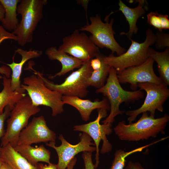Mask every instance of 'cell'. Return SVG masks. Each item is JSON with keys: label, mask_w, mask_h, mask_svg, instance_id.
<instances>
[{"label": "cell", "mask_w": 169, "mask_h": 169, "mask_svg": "<svg viewBox=\"0 0 169 169\" xmlns=\"http://www.w3.org/2000/svg\"><path fill=\"white\" fill-rule=\"evenodd\" d=\"M11 110L9 105L7 106L4 109L3 114L0 115V140L5 133L4 124L6 120L9 117ZM1 146H0V147Z\"/></svg>", "instance_id": "obj_29"}, {"label": "cell", "mask_w": 169, "mask_h": 169, "mask_svg": "<svg viewBox=\"0 0 169 169\" xmlns=\"http://www.w3.org/2000/svg\"><path fill=\"white\" fill-rule=\"evenodd\" d=\"M89 0H80L78 1L77 3L80 4H81L85 9V12H87V6Z\"/></svg>", "instance_id": "obj_37"}, {"label": "cell", "mask_w": 169, "mask_h": 169, "mask_svg": "<svg viewBox=\"0 0 169 169\" xmlns=\"http://www.w3.org/2000/svg\"><path fill=\"white\" fill-rule=\"evenodd\" d=\"M15 150L34 165H37L39 162L51 163L50 161V151L43 145L35 147L31 145H17Z\"/></svg>", "instance_id": "obj_20"}, {"label": "cell", "mask_w": 169, "mask_h": 169, "mask_svg": "<svg viewBox=\"0 0 169 169\" xmlns=\"http://www.w3.org/2000/svg\"><path fill=\"white\" fill-rule=\"evenodd\" d=\"M62 99L64 104L70 105L78 110L82 120L85 121L90 119L91 113L94 110H110V104L106 98L100 101L97 100L92 101L89 99L84 100L76 96L63 95Z\"/></svg>", "instance_id": "obj_15"}, {"label": "cell", "mask_w": 169, "mask_h": 169, "mask_svg": "<svg viewBox=\"0 0 169 169\" xmlns=\"http://www.w3.org/2000/svg\"><path fill=\"white\" fill-rule=\"evenodd\" d=\"M107 115V110L105 109H98V115L94 121L89 123L75 125L74 130L80 131L90 136L94 141L95 146V168H97L100 162L99 146L101 141H103L100 153L104 154L109 152L112 149V146L108 140L106 136L112 132L111 128V124H103L101 125L100 121L101 119Z\"/></svg>", "instance_id": "obj_11"}, {"label": "cell", "mask_w": 169, "mask_h": 169, "mask_svg": "<svg viewBox=\"0 0 169 169\" xmlns=\"http://www.w3.org/2000/svg\"><path fill=\"white\" fill-rule=\"evenodd\" d=\"M167 86L164 83L160 84L149 82L138 84V88L141 90H144L146 93V96L140 108L125 112L128 116L127 120L129 123H132L139 115L143 112H149V115L155 117L156 110L163 112V105L169 96Z\"/></svg>", "instance_id": "obj_9"}, {"label": "cell", "mask_w": 169, "mask_h": 169, "mask_svg": "<svg viewBox=\"0 0 169 169\" xmlns=\"http://www.w3.org/2000/svg\"><path fill=\"white\" fill-rule=\"evenodd\" d=\"M103 57V55L101 54L100 56L102 62L101 68L98 70H93L87 79V83L89 86H92L98 89L105 84L110 67L104 61Z\"/></svg>", "instance_id": "obj_24"}, {"label": "cell", "mask_w": 169, "mask_h": 169, "mask_svg": "<svg viewBox=\"0 0 169 169\" xmlns=\"http://www.w3.org/2000/svg\"><path fill=\"white\" fill-rule=\"evenodd\" d=\"M40 169H57V165L50 163L48 165H44L42 163H39Z\"/></svg>", "instance_id": "obj_34"}, {"label": "cell", "mask_w": 169, "mask_h": 169, "mask_svg": "<svg viewBox=\"0 0 169 169\" xmlns=\"http://www.w3.org/2000/svg\"><path fill=\"white\" fill-rule=\"evenodd\" d=\"M0 159L13 169H40L39 163L34 165L8 143L0 147Z\"/></svg>", "instance_id": "obj_19"}, {"label": "cell", "mask_w": 169, "mask_h": 169, "mask_svg": "<svg viewBox=\"0 0 169 169\" xmlns=\"http://www.w3.org/2000/svg\"><path fill=\"white\" fill-rule=\"evenodd\" d=\"M3 79V88L0 92V115L3 113L4 109L7 105L10 106L11 110L16 103L26 95L25 93L21 94L16 91H12L11 88V79L5 76Z\"/></svg>", "instance_id": "obj_22"}, {"label": "cell", "mask_w": 169, "mask_h": 169, "mask_svg": "<svg viewBox=\"0 0 169 169\" xmlns=\"http://www.w3.org/2000/svg\"><path fill=\"white\" fill-rule=\"evenodd\" d=\"M159 13L156 12H151L147 15V22L150 25L157 29L158 31H162Z\"/></svg>", "instance_id": "obj_28"}, {"label": "cell", "mask_w": 169, "mask_h": 169, "mask_svg": "<svg viewBox=\"0 0 169 169\" xmlns=\"http://www.w3.org/2000/svg\"><path fill=\"white\" fill-rule=\"evenodd\" d=\"M77 161V158L74 157L70 161L68 164L67 169H73L74 167L76 164Z\"/></svg>", "instance_id": "obj_35"}, {"label": "cell", "mask_w": 169, "mask_h": 169, "mask_svg": "<svg viewBox=\"0 0 169 169\" xmlns=\"http://www.w3.org/2000/svg\"><path fill=\"white\" fill-rule=\"evenodd\" d=\"M19 0H0L5 10L4 18L2 25L6 30H15L18 24L17 18V8Z\"/></svg>", "instance_id": "obj_23"}, {"label": "cell", "mask_w": 169, "mask_h": 169, "mask_svg": "<svg viewBox=\"0 0 169 169\" xmlns=\"http://www.w3.org/2000/svg\"><path fill=\"white\" fill-rule=\"evenodd\" d=\"M12 39L17 41L16 36L12 33L7 31L3 27L0 22V44L6 39ZM11 70L8 67L3 66L0 67V73L7 78H9Z\"/></svg>", "instance_id": "obj_26"}, {"label": "cell", "mask_w": 169, "mask_h": 169, "mask_svg": "<svg viewBox=\"0 0 169 169\" xmlns=\"http://www.w3.org/2000/svg\"><path fill=\"white\" fill-rule=\"evenodd\" d=\"M58 49L83 62L90 60L100 54L99 48L84 33L75 30L71 34L63 39Z\"/></svg>", "instance_id": "obj_10"}, {"label": "cell", "mask_w": 169, "mask_h": 169, "mask_svg": "<svg viewBox=\"0 0 169 169\" xmlns=\"http://www.w3.org/2000/svg\"><path fill=\"white\" fill-rule=\"evenodd\" d=\"M80 141L77 144L72 145L68 142L62 135H59V139L61 144L55 146V142L46 143V145L52 148L56 151L58 157L57 165V169H65L71 160L75 156L81 152H92L96 151L95 144L92 142V139L87 134L83 133L79 134Z\"/></svg>", "instance_id": "obj_12"}, {"label": "cell", "mask_w": 169, "mask_h": 169, "mask_svg": "<svg viewBox=\"0 0 169 169\" xmlns=\"http://www.w3.org/2000/svg\"><path fill=\"white\" fill-rule=\"evenodd\" d=\"M154 43L156 47L158 49H162L169 47V34L158 31L156 34Z\"/></svg>", "instance_id": "obj_27"}, {"label": "cell", "mask_w": 169, "mask_h": 169, "mask_svg": "<svg viewBox=\"0 0 169 169\" xmlns=\"http://www.w3.org/2000/svg\"><path fill=\"white\" fill-rule=\"evenodd\" d=\"M160 18L161 27L162 29H169V19L167 15L159 14Z\"/></svg>", "instance_id": "obj_32"}, {"label": "cell", "mask_w": 169, "mask_h": 169, "mask_svg": "<svg viewBox=\"0 0 169 169\" xmlns=\"http://www.w3.org/2000/svg\"><path fill=\"white\" fill-rule=\"evenodd\" d=\"M154 62L153 59L149 57L140 65L130 67L117 72L119 83L120 84L129 83L133 91L137 90L139 83L149 82L160 84L163 83L161 78L154 72Z\"/></svg>", "instance_id": "obj_13"}, {"label": "cell", "mask_w": 169, "mask_h": 169, "mask_svg": "<svg viewBox=\"0 0 169 169\" xmlns=\"http://www.w3.org/2000/svg\"><path fill=\"white\" fill-rule=\"evenodd\" d=\"M101 54L95 58L91 59L90 66L93 70H97L100 69L101 66L102 62L100 58Z\"/></svg>", "instance_id": "obj_31"}, {"label": "cell", "mask_w": 169, "mask_h": 169, "mask_svg": "<svg viewBox=\"0 0 169 169\" xmlns=\"http://www.w3.org/2000/svg\"><path fill=\"white\" fill-rule=\"evenodd\" d=\"M40 110L38 106L33 104L28 95L21 98L11 111L7 120V129L1 139V146L8 143L13 148L16 146L19 134L28 125L29 118Z\"/></svg>", "instance_id": "obj_5"}, {"label": "cell", "mask_w": 169, "mask_h": 169, "mask_svg": "<svg viewBox=\"0 0 169 169\" xmlns=\"http://www.w3.org/2000/svg\"><path fill=\"white\" fill-rule=\"evenodd\" d=\"M92 152H83L82 157L84 161V169H95V166L92 160Z\"/></svg>", "instance_id": "obj_30"}, {"label": "cell", "mask_w": 169, "mask_h": 169, "mask_svg": "<svg viewBox=\"0 0 169 169\" xmlns=\"http://www.w3.org/2000/svg\"><path fill=\"white\" fill-rule=\"evenodd\" d=\"M0 169H13L7 163L3 162L0 166Z\"/></svg>", "instance_id": "obj_38"}, {"label": "cell", "mask_w": 169, "mask_h": 169, "mask_svg": "<svg viewBox=\"0 0 169 169\" xmlns=\"http://www.w3.org/2000/svg\"><path fill=\"white\" fill-rule=\"evenodd\" d=\"M146 39L143 42L139 43L132 39L131 45L127 51L118 56L112 54L107 56H103L104 61L113 67L117 72L143 64L149 58L148 49L154 44L156 39L155 34L150 29L146 31Z\"/></svg>", "instance_id": "obj_6"}, {"label": "cell", "mask_w": 169, "mask_h": 169, "mask_svg": "<svg viewBox=\"0 0 169 169\" xmlns=\"http://www.w3.org/2000/svg\"><path fill=\"white\" fill-rule=\"evenodd\" d=\"M15 52L21 56V61L18 63H15L13 59L12 63L6 64L12 71L11 88L13 91H16L19 93L24 94L25 90L21 87L20 81L23 66L28 60L40 56L42 54V52L31 49L27 51L19 48Z\"/></svg>", "instance_id": "obj_16"}, {"label": "cell", "mask_w": 169, "mask_h": 169, "mask_svg": "<svg viewBox=\"0 0 169 169\" xmlns=\"http://www.w3.org/2000/svg\"><path fill=\"white\" fill-rule=\"evenodd\" d=\"M90 60L84 62L78 70L73 72L60 84H54L44 77L41 73V76L45 85L49 89L57 91L63 95L84 98L89 92L87 80L93 71Z\"/></svg>", "instance_id": "obj_7"}, {"label": "cell", "mask_w": 169, "mask_h": 169, "mask_svg": "<svg viewBox=\"0 0 169 169\" xmlns=\"http://www.w3.org/2000/svg\"><path fill=\"white\" fill-rule=\"evenodd\" d=\"M90 24L81 27L79 30L90 33L91 34L89 36L90 38L97 47L109 49L111 51L112 54L116 53L118 56L126 51V49L119 44L114 38L113 18L109 22L107 18L106 22L104 23L100 16L97 14L95 17H90Z\"/></svg>", "instance_id": "obj_8"}, {"label": "cell", "mask_w": 169, "mask_h": 169, "mask_svg": "<svg viewBox=\"0 0 169 169\" xmlns=\"http://www.w3.org/2000/svg\"><path fill=\"white\" fill-rule=\"evenodd\" d=\"M96 92L100 93L106 97L110 105V112L102 121L103 124H111L115 117L123 114L125 111L120 109L122 103H133L143 98L144 93L141 90L133 91L124 90L121 86L117 75V71L111 67L106 83L102 87L97 89Z\"/></svg>", "instance_id": "obj_2"}, {"label": "cell", "mask_w": 169, "mask_h": 169, "mask_svg": "<svg viewBox=\"0 0 169 169\" xmlns=\"http://www.w3.org/2000/svg\"><path fill=\"white\" fill-rule=\"evenodd\" d=\"M45 54L51 60H57L61 64L62 68L60 71L54 76H50L51 79L57 76L65 75L68 72L75 68H79L84 62L69 55L59 50L55 47H51L47 49Z\"/></svg>", "instance_id": "obj_18"}, {"label": "cell", "mask_w": 169, "mask_h": 169, "mask_svg": "<svg viewBox=\"0 0 169 169\" xmlns=\"http://www.w3.org/2000/svg\"><path fill=\"white\" fill-rule=\"evenodd\" d=\"M124 169H145L138 162H133L130 161L128 162Z\"/></svg>", "instance_id": "obj_33"}, {"label": "cell", "mask_w": 169, "mask_h": 169, "mask_svg": "<svg viewBox=\"0 0 169 169\" xmlns=\"http://www.w3.org/2000/svg\"><path fill=\"white\" fill-rule=\"evenodd\" d=\"M150 57L157 64L159 77L163 82L169 85V47H167L163 52H157L149 47L148 51Z\"/></svg>", "instance_id": "obj_21"}, {"label": "cell", "mask_w": 169, "mask_h": 169, "mask_svg": "<svg viewBox=\"0 0 169 169\" xmlns=\"http://www.w3.org/2000/svg\"><path fill=\"white\" fill-rule=\"evenodd\" d=\"M5 10L4 8L0 2V22H2L4 18Z\"/></svg>", "instance_id": "obj_36"}, {"label": "cell", "mask_w": 169, "mask_h": 169, "mask_svg": "<svg viewBox=\"0 0 169 169\" xmlns=\"http://www.w3.org/2000/svg\"><path fill=\"white\" fill-rule=\"evenodd\" d=\"M55 132L48 126L44 117H34L23 129L18 137L17 145H31L34 143L55 142Z\"/></svg>", "instance_id": "obj_14"}, {"label": "cell", "mask_w": 169, "mask_h": 169, "mask_svg": "<svg viewBox=\"0 0 169 169\" xmlns=\"http://www.w3.org/2000/svg\"><path fill=\"white\" fill-rule=\"evenodd\" d=\"M137 1L138 2V5L133 8L128 7L121 0H119V10L124 15L129 26V30L127 33L123 32L120 34L126 35L130 40L138 31V28L136 25L137 20L144 15L148 9V3L146 1Z\"/></svg>", "instance_id": "obj_17"}, {"label": "cell", "mask_w": 169, "mask_h": 169, "mask_svg": "<svg viewBox=\"0 0 169 169\" xmlns=\"http://www.w3.org/2000/svg\"><path fill=\"white\" fill-rule=\"evenodd\" d=\"M169 121V116L166 114L162 117L155 118L148 112L142 113L141 117L134 123L126 124L120 121L114 128L116 135L121 140L129 141L146 140L156 138L159 133H164V130Z\"/></svg>", "instance_id": "obj_1"}, {"label": "cell", "mask_w": 169, "mask_h": 169, "mask_svg": "<svg viewBox=\"0 0 169 169\" xmlns=\"http://www.w3.org/2000/svg\"><path fill=\"white\" fill-rule=\"evenodd\" d=\"M46 0H22L18 5L17 13L21 19L12 33L17 38L18 44L22 46L32 42L33 34L43 17V8Z\"/></svg>", "instance_id": "obj_4"}, {"label": "cell", "mask_w": 169, "mask_h": 169, "mask_svg": "<svg viewBox=\"0 0 169 169\" xmlns=\"http://www.w3.org/2000/svg\"><path fill=\"white\" fill-rule=\"evenodd\" d=\"M3 77H2V76L0 75V79H3Z\"/></svg>", "instance_id": "obj_40"}, {"label": "cell", "mask_w": 169, "mask_h": 169, "mask_svg": "<svg viewBox=\"0 0 169 169\" xmlns=\"http://www.w3.org/2000/svg\"><path fill=\"white\" fill-rule=\"evenodd\" d=\"M3 162V161L1 160L0 159V166L2 164V163Z\"/></svg>", "instance_id": "obj_39"}, {"label": "cell", "mask_w": 169, "mask_h": 169, "mask_svg": "<svg viewBox=\"0 0 169 169\" xmlns=\"http://www.w3.org/2000/svg\"><path fill=\"white\" fill-rule=\"evenodd\" d=\"M34 71V74L24 78L23 84H21L22 88L27 91L33 104L50 107L53 116L62 113L64 105L62 99L63 95L47 87L41 77V73Z\"/></svg>", "instance_id": "obj_3"}, {"label": "cell", "mask_w": 169, "mask_h": 169, "mask_svg": "<svg viewBox=\"0 0 169 169\" xmlns=\"http://www.w3.org/2000/svg\"><path fill=\"white\" fill-rule=\"evenodd\" d=\"M158 142L157 141L129 151H125L121 149L116 150L114 153V160L109 169H124L125 166L126 158L128 156L133 153L141 152L145 148Z\"/></svg>", "instance_id": "obj_25"}]
</instances>
